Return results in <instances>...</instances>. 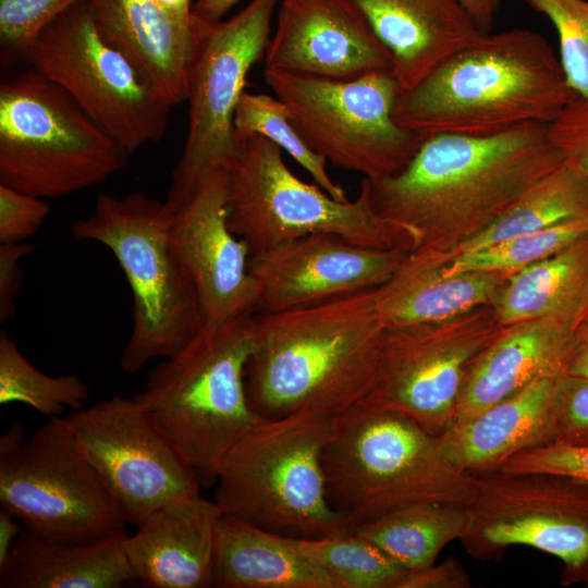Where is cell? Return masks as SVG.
I'll return each instance as SVG.
<instances>
[{"mask_svg": "<svg viewBox=\"0 0 588 588\" xmlns=\"http://www.w3.org/2000/svg\"><path fill=\"white\" fill-rule=\"evenodd\" d=\"M564 160L548 124L527 123L489 136L427 137L400 172L362 184L373 208L413 235L414 250L453 257Z\"/></svg>", "mask_w": 588, "mask_h": 588, "instance_id": "obj_1", "label": "cell"}, {"mask_svg": "<svg viewBox=\"0 0 588 588\" xmlns=\"http://www.w3.org/2000/svg\"><path fill=\"white\" fill-rule=\"evenodd\" d=\"M375 290L255 313L256 344L245 384L257 416L315 411L335 418L367 399L384 331Z\"/></svg>", "mask_w": 588, "mask_h": 588, "instance_id": "obj_2", "label": "cell"}, {"mask_svg": "<svg viewBox=\"0 0 588 588\" xmlns=\"http://www.w3.org/2000/svg\"><path fill=\"white\" fill-rule=\"evenodd\" d=\"M578 95L541 34L487 33L401 90L394 119L422 138L489 136L527 124H550Z\"/></svg>", "mask_w": 588, "mask_h": 588, "instance_id": "obj_3", "label": "cell"}, {"mask_svg": "<svg viewBox=\"0 0 588 588\" xmlns=\"http://www.w3.org/2000/svg\"><path fill=\"white\" fill-rule=\"evenodd\" d=\"M328 499L353 529L416 502L468 505L477 475L444 455L439 437L362 403L333 419L322 451Z\"/></svg>", "mask_w": 588, "mask_h": 588, "instance_id": "obj_4", "label": "cell"}, {"mask_svg": "<svg viewBox=\"0 0 588 588\" xmlns=\"http://www.w3.org/2000/svg\"><path fill=\"white\" fill-rule=\"evenodd\" d=\"M256 334L255 314L205 323L151 370L135 395L201 485L215 482L229 451L262 419L252 409L245 384Z\"/></svg>", "mask_w": 588, "mask_h": 588, "instance_id": "obj_5", "label": "cell"}, {"mask_svg": "<svg viewBox=\"0 0 588 588\" xmlns=\"http://www.w3.org/2000/svg\"><path fill=\"white\" fill-rule=\"evenodd\" d=\"M333 419L315 411L262 418L229 451L215 478L228 514L278 534L320 538L352 531L331 505L322 451Z\"/></svg>", "mask_w": 588, "mask_h": 588, "instance_id": "obj_6", "label": "cell"}, {"mask_svg": "<svg viewBox=\"0 0 588 588\" xmlns=\"http://www.w3.org/2000/svg\"><path fill=\"white\" fill-rule=\"evenodd\" d=\"M170 220L167 200L101 194L93 212L72 226L75 240L109 248L130 284L133 324L120 359L126 372L175 354L206 323L194 283L172 249Z\"/></svg>", "mask_w": 588, "mask_h": 588, "instance_id": "obj_7", "label": "cell"}, {"mask_svg": "<svg viewBox=\"0 0 588 588\" xmlns=\"http://www.w3.org/2000/svg\"><path fill=\"white\" fill-rule=\"evenodd\" d=\"M131 154L34 69L0 84V184L59 198L98 185Z\"/></svg>", "mask_w": 588, "mask_h": 588, "instance_id": "obj_8", "label": "cell"}, {"mask_svg": "<svg viewBox=\"0 0 588 588\" xmlns=\"http://www.w3.org/2000/svg\"><path fill=\"white\" fill-rule=\"evenodd\" d=\"M238 143L229 169V225L249 257L315 233L373 249H415L413 235L373 208L363 184L355 200H339L297 177L267 138L252 135Z\"/></svg>", "mask_w": 588, "mask_h": 588, "instance_id": "obj_9", "label": "cell"}, {"mask_svg": "<svg viewBox=\"0 0 588 588\" xmlns=\"http://www.w3.org/2000/svg\"><path fill=\"white\" fill-rule=\"evenodd\" d=\"M0 504L47 541L88 542L126 531L117 500L60 416L28 439L19 422L1 437Z\"/></svg>", "mask_w": 588, "mask_h": 588, "instance_id": "obj_10", "label": "cell"}, {"mask_svg": "<svg viewBox=\"0 0 588 588\" xmlns=\"http://www.w3.org/2000/svg\"><path fill=\"white\" fill-rule=\"evenodd\" d=\"M264 78L307 145L364 179L400 172L425 139L395 121L401 86L391 72L330 79L265 69Z\"/></svg>", "mask_w": 588, "mask_h": 588, "instance_id": "obj_11", "label": "cell"}, {"mask_svg": "<svg viewBox=\"0 0 588 588\" xmlns=\"http://www.w3.org/2000/svg\"><path fill=\"white\" fill-rule=\"evenodd\" d=\"M25 60L130 154L163 137L172 106L103 38L86 1L48 25Z\"/></svg>", "mask_w": 588, "mask_h": 588, "instance_id": "obj_12", "label": "cell"}, {"mask_svg": "<svg viewBox=\"0 0 588 588\" xmlns=\"http://www.w3.org/2000/svg\"><path fill=\"white\" fill-rule=\"evenodd\" d=\"M281 0H250L226 21L201 20L186 100L188 126L167 200L184 199L210 172L229 170L240 143L234 115L250 69L265 58Z\"/></svg>", "mask_w": 588, "mask_h": 588, "instance_id": "obj_13", "label": "cell"}, {"mask_svg": "<svg viewBox=\"0 0 588 588\" xmlns=\"http://www.w3.org/2000/svg\"><path fill=\"white\" fill-rule=\"evenodd\" d=\"M469 527L460 540L479 561L527 546L562 562L561 585L588 583V486L548 474L477 475Z\"/></svg>", "mask_w": 588, "mask_h": 588, "instance_id": "obj_14", "label": "cell"}, {"mask_svg": "<svg viewBox=\"0 0 588 588\" xmlns=\"http://www.w3.org/2000/svg\"><path fill=\"white\" fill-rule=\"evenodd\" d=\"M500 329L491 306L441 321L384 328L377 378L363 403L440 437L453 424L473 362Z\"/></svg>", "mask_w": 588, "mask_h": 588, "instance_id": "obj_15", "label": "cell"}, {"mask_svg": "<svg viewBox=\"0 0 588 588\" xmlns=\"http://www.w3.org/2000/svg\"><path fill=\"white\" fill-rule=\"evenodd\" d=\"M64 419L127 524L136 526L166 503L200 493L197 473L135 396L113 395Z\"/></svg>", "mask_w": 588, "mask_h": 588, "instance_id": "obj_16", "label": "cell"}, {"mask_svg": "<svg viewBox=\"0 0 588 588\" xmlns=\"http://www.w3.org/2000/svg\"><path fill=\"white\" fill-rule=\"evenodd\" d=\"M229 170L217 169L171 207L170 242L197 291L206 323L255 314L249 250L229 225Z\"/></svg>", "mask_w": 588, "mask_h": 588, "instance_id": "obj_17", "label": "cell"}, {"mask_svg": "<svg viewBox=\"0 0 588 588\" xmlns=\"http://www.w3.org/2000/svg\"><path fill=\"white\" fill-rule=\"evenodd\" d=\"M409 252L353 244L332 233H315L249 257L258 287L256 313L309 306L376 289Z\"/></svg>", "mask_w": 588, "mask_h": 588, "instance_id": "obj_18", "label": "cell"}, {"mask_svg": "<svg viewBox=\"0 0 588 588\" xmlns=\"http://www.w3.org/2000/svg\"><path fill=\"white\" fill-rule=\"evenodd\" d=\"M265 69L352 79L391 72L389 53L351 0H281Z\"/></svg>", "mask_w": 588, "mask_h": 588, "instance_id": "obj_19", "label": "cell"}, {"mask_svg": "<svg viewBox=\"0 0 588 588\" xmlns=\"http://www.w3.org/2000/svg\"><path fill=\"white\" fill-rule=\"evenodd\" d=\"M103 38L172 107L186 100L201 20L192 0H86Z\"/></svg>", "mask_w": 588, "mask_h": 588, "instance_id": "obj_20", "label": "cell"}, {"mask_svg": "<svg viewBox=\"0 0 588 588\" xmlns=\"http://www.w3.org/2000/svg\"><path fill=\"white\" fill-rule=\"evenodd\" d=\"M222 511L201 493L160 506L126 535L135 581L149 588L212 587L216 530Z\"/></svg>", "mask_w": 588, "mask_h": 588, "instance_id": "obj_21", "label": "cell"}, {"mask_svg": "<svg viewBox=\"0 0 588 588\" xmlns=\"http://www.w3.org/2000/svg\"><path fill=\"white\" fill-rule=\"evenodd\" d=\"M575 345L569 321L538 318L501 327L466 375L452 426L537 380L567 375Z\"/></svg>", "mask_w": 588, "mask_h": 588, "instance_id": "obj_22", "label": "cell"}, {"mask_svg": "<svg viewBox=\"0 0 588 588\" xmlns=\"http://www.w3.org/2000/svg\"><path fill=\"white\" fill-rule=\"evenodd\" d=\"M389 53L408 89L485 34L461 0H351Z\"/></svg>", "mask_w": 588, "mask_h": 588, "instance_id": "obj_23", "label": "cell"}, {"mask_svg": "<svg viewBox=\"0 0 588 588\" xmlns=\"http://www.w3.org/2000/svg\"><path fill=\"white\" fill-rule=\"evenodd\" d=\"M540 379L489 406L439 437L444 455L458 469L497 471L512 456L556 439L554 387Z\"/></svg>", "mask_w": 588, "mask_h": 588, "instance_id": "obj_24", "label": "cell"}, {"mask_svg": "<svg viewBox=\"0 0 588 588\" xmlns=\"http://www.w3.org/2000/svg\"><path fill=\"white\" fill-rule=\"evenodd\" d=\"M451 254L416 249L407 254L392 277L376 287V303L384 328L445 320L475 308L492 306L509 274L467 271L449 274Z\"/></svg>", "mask_w": 588, "mask_h": 588, "instance_id": "obj_25", "label": "cell"}, {"mask_svg": "<svg viewBox=\"0 0 588 588\" xmlns=\"http://www.w3.org/2000/svg\"><path fill=\"white\" fill-rule=\"evenodd\" d=\"M127 532L88 542H52L24 530L0 567V588H120L135 583Z\"/></svg>", "mask_w": 588, "mask_h": 588, "instance_id": "obj_26", "label": "cell"}, {"mask_svg": "<svg viewBox=\"0 0 588 588\" xmlns=\"http://www.w3.org/2000/svg\"><path fill=\"white\" fill-rule=\"evenodd\" d=\"M212 587L335 588L332 579L297 550L291 536L223 513L216 530Z\"/></svg>", "mask_w": 588, "mask_h": 588, "instance_id": "obj_27", "label": "cell"}, {"mask_svg": "<svg viewBox=\"0 0 588 588\" xmlns=\"http://www.w3.org/2000/svg\"><path fill=\"white\" fill-rule=\"evenodd\" d=\"M588 285V234L511 275L491 306L501 327L538 318L574 322Z\"/></svg>", "mask_w": 588, "mask_h": 588, "instance_id": "obj_28", "label": "cell"}, {"mask_svg": "<svg viewBox=\"0 0 588 588\" xmlns=\"http://www.w3.org/2000/svg\"><path fill=\"white\" fill-rule=\"evenodd\" d=\"M469 523L468 505L416 502L358 524L352 531L376 544L401 567L417 571L434 564L448 543L464 537Z\"/></svg>", "mask_w": 588, "mask_h": 588, "instance_id": "obj_29", "label": "cell"}, {"mask_svg": "<svg viewBox=\"0 0 588 588\" xmlns=\"http://www.w3.org/2000/svg\"><path fill=\"white\" fill-rule=\"evenodd\" d=\"M588 217V174L565 159L528 188L498 220L454 253H470L560 222Z\"/></svg>", "mask_w": 588, "mask_h": 588, "instance_id": "obj_30", "label": "cell"}, {"mask_svg": "<svg viewBox=\"0 0 588 588\" xmlns=\"http://www.w3.org/2000/svg\"><path fill=\"white\" fill-rule=\"evenodd\" d=\"M291 538L297 550L332 579L335 588H397L408 572L354 531Z\"/></svg>", "mask_w": 588, "mask_h": 588, "instance_id": "obj_31", "label": "cell"}, {"mask_svg": "<svg viewBox=\"0 0 588 588\" xmlns=\"http://www.w3.org/2000/svg\"><path fill=\"white\" fill-rule=\"evenodd\" d=\"M88 385L79 377H51L30 364L4 330L0 333V404L23 403L48 418L83 408Z\"/></svg>", "mask_w": 588, "mask_h": 588, "instance_id": "obj_32", "label": "cell"}, {"mask_svg": "<svg viewBox=\"0 0 588 588\" xmlns=\"http://www.w3.org/2000/svg\"><path fill=\"white\" fill-rule=\"evenodd\" d=\"M233 126L237 142L252 135L267 138L306 170L315 184L339 200H348L343 187L328 173L327 160L303 139L292 122L287 106L277 96L244 91Z\"/></svg>", "mask_w": 588, "mask_h": 588, "instance_id": "obj_33", "label": "cell"}, {"mask_svg": "<svg viewBox=\"0 0 588 588\" xmlns=\"http://www.w3.org/2000/svg\"><path fill=\"white\" fill-rule=\"evenodd\" d=\"M588 234V217L524 233L487 248L460 254L445 267L449 274L499 271L509 275L546 259Z\"/></svg>", "mask_w": 588, "mask_h": 588, "instance_id": "obj_34", "label": "cell"}, {"mask_svg": "<svg viewBox=\"0 0 588 588\" xmlns=\"http://www.w3.org/2000/svg\"><path fill=\"white\" fill-rule=\"evenodd\" d=\"M553 24L565 78L578 97L588 100V0H525Z\"/></svg>", "mask_w": 588, "mask_h": 588, "instance_id": "obj_35", "label": "cell"}, {"mask_svg": "<svg viewBox=\"0 0 588 588\" xmlns=\"http://www.w3.org/2000/svg\"><path fill=\"white\" fill-rule=\"evenodd\" d=\"M86 0H0V42L3 58L22 57L57 17Z\"/></svg>", "mask_w": 588, "mask_h": 588, "instance_id": "obj_36", "label": "cell"}, {"mask_svg": "<svg viewBox=\"0 0 588 588\" xmlns=\"http://www.w3.org/2000/svg\"><path fill=\"white\" fill-rule=\"evenodd\" d=\"M499 471L562 476L588 486V444L551 442L529 449L509 458Z\"/></svg>", "mask_w": 588, "mask_h": 588, "instance_id": "obj_37", "label": "cell"}, {"mask_svg": "<svg viewBox=\"0 0 588 588\" xmlns=\"http://www.w3.org/2000/svg\"><path fill=\"white\" fill-rule=\"evenodd\" d=\"M554 411V442L588 444V378L564 375L556 379Z\"/></svg>", "mask_w": 588, "mask_h": 588, "instance_id": "obj_38", "label": "cell"}, {"mask_svg": "<svg viewBox=\"0 0 588 588\" xmlns=\"http://www.w3.org/2000/svg\"><path fill=\"white\" fill-rule=\"evenodd\" d=\"M42 198L0 184V244L24 242L50 213Z\"/></svg>", "mask_w": 588, "mask_h": 588, "instance_id": "obj_39", "label": "cell"}, {"mask_svg": "<svg viewBox=\"0 0 588 588\" xmlns=\"http://www.w3.org/2000/svg\"><path fill=\"white\" fill-rule=\"evenodd\" d=\"M548 131L565 159L588 174V100L577 97L571 101Z\"/></svg>", "mask_w": 588, "mask_h": 588, "instance_id": "obj_40", "label": "cell"}, {"mask_svg": "<svg viewBox=\"0 0 588 588\" xmlns=\"http://www.w3.org/2000/svg\"><path fill=\"white\" fill-rule=\"evenodd\" d=\"M33 250L34 245L26 242L0 244L1 322H7L15 317V301L23 283V274L20 267V261Z\"/></svg>", "mask_w": 588, "mask_h": 588, "instance_id": "obj_41", "label": "cell"}, {"mask_svg": "<svg viewBox=\"0 0 588 588\" xmlns=\"http://www.w3.org/2000/svg\"><path fill=\"white\" fill-rule=\"evenodd\" d=\"M471 580L462 563L450 556L439 564L408 571L397 588H469Z\"/></svg>", "mask_w": 588, "mask_h": 588, "instance_id": "obj_42", "label": "cell"}, {"mask_svg": "<svg viewBox=\"0 0 588 588\" xmlns=\"http://www.w3.org/2000/svg\"><path fill=\"white\" fill-rule=\"evenodd\" d=\"M22 525L10 511L0 506V567L7 562L15 541L24 531Z\"/></svg>", "mask_w": 588, "mask_h": 588, "instance_id": "obj_43", "label": "cell"}, {"mask_svg": "<svg viewBox=\"0 0 588 588\" xmlns=\"http://www.w3.org/2000/svg\"><path fill=\"white\" fill-rule=\"evenodd\" d=\"M576 345L567 375L588 378V316L575 328Z\"/></svg>", "mask_w": 588, "mask_h": 588, "instance_id": "obj_44", "label": "cell"}, {"mask_svg": "<svg viewBox=\"0 0 588 588\" xmlns=\"http://www.w3.org/2000/svg\"><path fill=\"white\" fill-rule=\"evenodd\" d=\"M476 24L485 33L492 28L501 0H461Z\"/></svg>", "mask_w": 588, "mask_h": 588, "instance_id": "obj_45", "label": "cell"}, {"mask_svg": "<svg viewBox=\"0 0 588 588\" xmlns=\"http://www.w3.org/2000/svg\"><path fill=\"white\" fill-rule=\"evenodd\" d=\"M238 0H197L194 4V13L197 17L218 22L237 3Z\"/></svg>", "mask_w": 588, "mask_h": 588, "instance_id": "obj_46", "label": "cell"}, {"mask_svg": "<svg viewBox=\"0 0 588 588\" xmlns=\"http://www.w3.org/2000/svg\"><path fill=\"white\" fill-rule=\"evenodd\" d=\"M587 316H588V285L586 287V291H585V293L583 295L579 308H578L577 314L575 316V319H574V322H573L574 328H576L577 324L584 318H586Z\"/></svg>", "mask_w": 588, "mask_h": 588, "instance_id": "obj_47", "label": "cell"}, {"mask_svg": "<svg viewBox=\"0 0 588 588\" xmlns=\"http://www.w3.org/2000/svg\"><path fill=\"white\" fill-rule=\"evenodd\" d=\"M586 586L588 587V583L586 584Z\"/></svg>", "mask_w": 588, "mask_h": 588, "instance_id": "obj_48", "label": "cell"}]
</instances>
